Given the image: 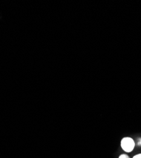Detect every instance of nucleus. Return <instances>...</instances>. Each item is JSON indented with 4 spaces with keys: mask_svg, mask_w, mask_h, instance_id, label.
<instances>
[{
    "mask_svg": "<svg viewBox=\"0 0 141 158\" xmlns=\"http://www.w3.org/2000/svg\"><path fill=\"white\" fill-rule=\"evenodd\" d=\"M119 158H130V157L128 156L127 154H121L119 157Z\"/></svg>",
    "mask_w": 141,
    "mask_h": 158,
    "instance_id": "2",
    "label": "nucleus"
},
{
    "mask_svg": "<svg viewBox=\"0 0 141 158\" xmlns=\"http://www.w3.org/2000/svg\"><path fill=\"white\" fill-rule=\"evenodd\" d=\"M121 146L126 152H130L135 148L134 140L130 137H125L121 141Z\"/></svg>",
    "mask_w": 141,
    "mask_h": 158,
    "instance_id": "1",
    "label": "nucleus"
},
{
    "mask_svg": "<svg viewBox=\"0 0 141 158\" xmlns=\"http://www.w3.org/2000/svg\"><path fill=\"white\" fill-rule=\"evenodd\" d=\"M139 145H140V146H141V140H140V142H139Z\"/></svg>",
    "mask_w": 141,
    "mask_h": 158,
    "instance_id": "4",
    "label": "nucleus"
},
{
    "mask_svg": "<svg viewBox=\"0 0 141 158\" xmlns=\"http://www.w3.org/2000/svg\"><path fill=\"white\" fill-rule=\"evenodd\" d=\"M133 158H141V154H139L133 157Z\"/></svg>",
    "mask_w": 141,
    "mask_h": 158,
    "instance_id": "3",
    "label": "nucleus"
}]
</instances>
